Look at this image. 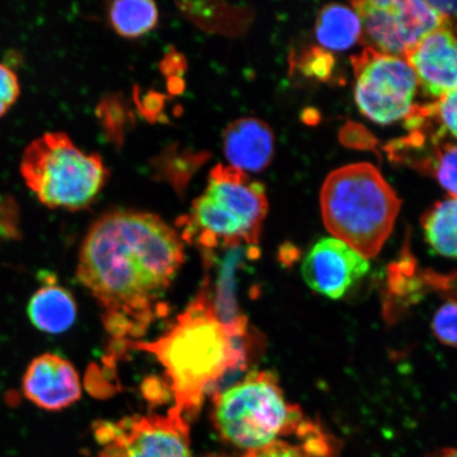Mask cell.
I'll return each instance as SVG.
<instances>
[{
	"label": "cell",
	"instance_id": "6da1fadb",
	"mask_svg": "<svg viewBox=\"0 0 457 457\" xmlns=\"http://www.w3.org/2000/svg\"><path fill=\"white\" fill-rule=\"evenodd\" d=\"M184 262L179 234L159 216L117 211L86 234L77 276L102 306L108 333L129 347L163 313L162 300Z\"/></svg>",
	"mask_w": 457,
	"mask_h": 457
},
{
	"label": "cell",
	"instance_id": "7a4b0ae2",
	"mask_svg": "<svg viewBox=\"0 0 457 457\" xmlns=\"http://www.w3.org/2000/svg\"><path fill=\"white\" fill-rule=\"evenodd\" d=\"M215 312L208 286L179 314L168 333L129 347L152 353L162 365L177 411L191 420L212 386L247 361L242 341Z\"/></svg>",
	"mask_w": 457,
	"mask_h": 457
},
{
	"label": "cell",
	"instance_id": "3957f363",
	"mask_svg": "<svg viewBox=\"0 0 457 457\" xmlns=\"http://www.w3.org/2000/svg\"><path fill=\"white\" fill-rule=\"evenodd\" d=\"M400 207L402 200L370 163L350 164L331 171L322 187L325 227L367 260L384 247Z\"/></svg>",
	"mask_w": 457,
	"mask_h": 457
},
{
	"label": "cell",
	"instance_id": "277c9868",
	"mask_svg": "<svg viewBox=\"0 0 457 457\" xmlns=\"http://www.w3.org/2000/svg\"><path fill=\"white\" fill-rule=\"evenodd\" d=\"M213 403V420L222 438L248 451L288 436L306 444L324 432L285 398L270 371H251L237 385L217 393Z\"/></svg>",
	"mask_w": 457,
	"mask_h": 457
},
{
	"label": "cell",
	"instance_id": "5b68a950",
	"mask_svg": "<svg viewBox=\"0 0 457 457\" xmlns=\"http://www.w3.org/2000/svg\"><path fill=\"white\" fill-rule=\"evenodd\" d=\"M268 213L265 187L237 168L219 164L204 192L179 224L182 237L204 251L256 247Z\"/></svg>",
	"mask_w": 457,
	"mask_h": 457
},
{
	"label": "cell",
	"instance_id": "8992f818",
	"mask_svg": "<svg viewBox=\"0 0 457 457\" xmlns=\"http://www.w3.org/2000/svg\"><path fill=\"white\" fill-rule=\"evenodd\" d=\"M21 173L49 208L81 210L99 195L108 170L98 154H87L62 131H49L28 145Z\"/></svg>",
	"mask_w": 457,
	"mask_h": 457
},
{
	"label": "cell",
	"instance_id": "52a82bcc",
	"mask_svg": "<svg viewBox=\"0 0 457 457\" xmlns=\"http://www.w3.org/2000/svg\"><path fill=\"white\" fill-rule=\"evenodd\" d=\"M100 457H192L190 420L171 408L167 415H135L94 426Z\"/></svg>",
	"mask_w": 457,
	"mask_h": 457
},
{
	"label": "cell",
	"instance_id": "ba28073f",
	"mask_svg": "<svg viewBox=\"0 0 457 457\" xmlns=\"http://www.w3.org/2000/svg\"><path fill=\"white\" fill-rule=\"evenodd\" d=\"M359 111L379 124L407 117L416 94L415 74L403 57L365 48L352 56Z\"/></svg>",
	"mask_w": 457,
	"mask_h": 457
},
{
	"label": "cell",
	"instance_id": "9c48e42d",
	"mask_svg": "<svg viewBox=\"0 0 457 457\" xmlns=\"http://www.w3.org/2000/svg\"><path fill=\"white\" fill-rule=\"evenodd\" d=\"M353 11L361 21L360 42L380 54L403 57L428 33L450 27V15L431 2H356Z\"/></svg>",
	"mask_w": 457,
	"mask_h": 457
},
{
	"label": "cell",
	"instance_id": "30bf717a",
	"mask_svg": "<svg viewBox=\"0 0 457 457\" xmlns=\"http://www.w3.org/2000/svg\"><path fill=\"white\" fill-rule=\"evenodd\" d=\"M369 270V260L335 237L314 244L301 267L308 287L331 300L341 299Z\"/></svg>",
	"mask_w": 457,
	"mask_h": 457
},
{
	"label": "cell",
	"instance_id": "8fae6325",
	"mask_svg": "<svg viewBox=\"0 0 457 457\" xmlns=\"http://www.w3.org/2000/svg\"><path fill=\"white\" fill-rule=\"evenodd\" d=\"M403 57L426 96L441 98L457 89V38L450 27L428 33Z\"/></svg>",
	"mask_w": 457,
	"mask_h": 457
},
{
	"label": "cell",
	"instance_id": "7c38bea8",
	"mask_svg": "<svg viewBox=\"0 0 457 457\" xmlns=\"http://www.w3.org/2000/svg\"><path fill=\"white\" fill-rule=\"evenodd\" d=\"M22 392L38 408L61 411L81 398L82 388L77 370L68 360L44 353L29 364Z\"/></svg>",
	"mask_w": 457,
	"mask_h": 457
},
{
	"label": "cell",
	"instance_id": "4fadbf2b",
	"mask_svg": "<svg viewBox=\"0 0 457 457\" xmlns=\"http://www.w3.org/2000/svg\"><path fill=\"white\" fill-rule=\"evenodd\" d=\"M222 148L231 167L243 171H260L271 162L274 154L272 130L262 120H236L226 129Z\"/></svg>",
	"mask_w": 457,
	"mask_h": 457
},
{
	"label": "cell",
	"instance_id": "5bb4252c",
	"mask_svg": "<svg viewBox=\"0 0 457 457\" xmlns=\"http://www.w3.org/2000/svg\"><path fill=\"white\" fill-rule=\"evenodd\" d=\"M28 317L38 330L61 334L70 329L77 319V303L72 295L48 279L32 295L27 308Z\"/></svg>",
	"mask_w": 457,
	"mask_h": 457
},
{
	"label": "cell",
	"instance_id": "9a60e30c",
	"mask_svg": "<svg viewBox=\"0 0 457 457\" xmlns=\"http://www.w3.org/2000/svg\"><path fill=\"white\" fill-rule=\"evenodd\" d=\"M316 37L323 47L345 51L353 47L361 37V21L351 8L328 4L318 14Z\"/></svg>",
	"mask_w": 457,
	"mask_h": 457
},
{
	"label": "cell",
	"instance_id": "2e32d148",
	"mask_svg": "<svg viewBox=\"0 0 457 457\" xmlns=\"http://www.w3.org/2000/svg\"><path fill=\"white\" fill-rule=\"evenodd\" d=\"M426 241L439 255L457 259V198L433 205L422 216Z\"/></svg>",
	"mask_w": 457,
	"mask_h": 457
},
{
	"label": "cell",
	"instance_id": "e0dca14e",
	"mask_svg": "<svg viewBox=\"0 0 457 457\" xmlns=\"http://www.w3.org/2000/svg\"><path fill=\"white\" fill-rule=\"evenodd\" d=\"M110 16L120 36L138 37L155 27L158 10L155 4L146 0H125L112 4Z\"/></svg>",
	"mask_w": 457,
	"mask_h": 457
},
{
	"label": "cell",
	"instance_id": "ac0fdd59",
	"mask_svg": "<svg viewBox=\"0 0 457 457\" xmlns=\"http://www.w3.org/2000/svg\"><path fill=\"white\" fill-rule=\"evenodd\" d=\"M432 174L451 196L457 198V145L442 143L438 146Z\"/></svg>",
	"mask_w": 457,
	"mask_h": 457
},
{
	"label": "cell",
	"instance_id": "d6986e66",
	"mask_svg": "<svg viewBox=\"0 0 457 457\" xmlns=\"http://www.w3.org/2000/svg\"><path fill=\"white\" fill-rule=\"evenodd\" d=\"M432 330L443 345L457 347V301H449L434 314Z\"/></svg>",
	"mask_w": 457,
	"mask_h": 457
},
{
	"label": "cell",
	"instance_id": "ffe728a7",
	"mask_svg": "<svg viewBox=\"0 0 457 457\" xmlns=\"http://www.w3.org/2000/svg\"><path fill=\"white\" fill-rule=\"evenodd\" d=\"M299 68L305 77L327 81L334 71L335 60L328 51L312 47L302 54Z\"/></svg>",
	"mask_w": 457,
	"mask_h": 457
},
{
	"label": "cell",
	"instance_id": "44dd1931",
	"mask_svg": "<svg viewBox=\"0 0 457 457\" xmlns=\"http://www.w3.org/2000/svg\"><path fill=\"white\" fill-rule=\"evenodd\" d=\"M434 117L445 134L457 138V89L445 94L431 104Z\"/></svg>",
	"mask_w": 457,
	"mask_h": 457
},
{
	"label": "cell",
	"instance_id": "7402d4cb",
	"mask_svg": "<svg viewBox=\"0 0 457 457\" xmlns=\"http://www.w3.org/2000/svg\"><path fill=\"white\" fill-rule=\"evenodd\" d=\"M19 95L20 83L15 72L0 62V117L12 106Z\"/></svg>",
	"mask_w": 457,
	"mask_h": 457
},
{
	"label": "cell",
	"instance_id": "603a6c76",
	"mask_svg": "<svg viewBox=\"0 0 457 457\" xmlns=\"http://www.w3.org/2000/svg\"><path fill=\"white\" fill-rule=\"evenodd\" d=\"M245 457H316L308 453L302 445H296L284 441H276L265 447L248 451Z\"/></svg>",
	"mask_w": 457,
	"mask_h": 457
},
{
	"label": "cell",
	"instance_id": "cb8c5ba5",
	"mask_svg": "<svg viewBox=\"0 0 457 457\" xmlns=\"http://www.w3.org/2000/svg\"><path fill=\"white\" fill-rule=\"evenodd\" d=\"M432 457H457V449H445L434 454Z\"/></svg>",
	"mask_w": 457,
	"mask_h": 457
}]
</instances>
